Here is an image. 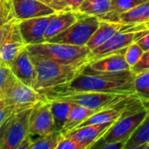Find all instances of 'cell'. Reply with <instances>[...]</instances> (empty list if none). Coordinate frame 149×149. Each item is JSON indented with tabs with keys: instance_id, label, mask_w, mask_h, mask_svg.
<instances>
[{
	"instance_id": "1",
	"label": "cell",
	"mask_w": 149,
	"mask_h": 149,
	"mask_svg": "<svg viewBox=\"0 0 149 149\" xmlns=\"http://www.w3.org/2000/svg\"><path fill=\"white\" fill-rule=\"evenodd\" d=\"M134 76L132 70L119 72H101L87 67L70 82L58 86L39 90L44 95L69 92H98L124 95H136Z\"/></svg>"
},
{
	"instance_id": "2",
	"label": "cell",
	"mask_w": 149,
	"mask_h": 149,
	"mask_svg": "<svg viewBox=\"0 0 149 149\" xmlns=\"http://www.w3.org/2000/svg\"><path fill=\"white\" fill-rule=\"evenodd\" d=\"M36 76L32 87L37 90L47 89L66 84L79 75L88 65V59L74 64H61L31 55Z\"/></svg>"
},
{
	"instance_id": "3",
	"label": "cell",
	"mask_w": 149,
	"mask_h": 149,
	"mask_svg": "<svg viewBox=\"0 0 149 149\" xmlns=\"http://www.w3.org/2000/svg\"><path fill=\"white\" fill-rule=\"evenodd\" d=\"M31 55L61 64H74L86 59L91 51L85 46L60 43L44 42L27 45Z\"/></svg>"
},
{
	"instance_id": "4",
	"label": "cell",
	"mask_w": 149,
	"mask_h": 149,
	"mask_svg": "<svg viewBox=\"0 0 149 149\" xmlns=\"http://www.w3.org/2000/svg\"><path fill=\"white\" fill-rule=\"evenodd\" d=\"M45 96L52 101H61L71 104H77L98 112L102 109L110 107L119 103L127 96L131 95L98 92H69Z\"/></svg>"
},
{
	"instance_id": "5",
	"label": "cell",
	"mask_w": 149,
	"mask_h": 149,
	"mask_svg": "<svg viewBox=\"0 0 149 149\" xmlns=\"http://www.w3.org/2000/svg\"><path fill=\"white\" fill-rule=\"evenodd\" d=\"M100 24V19L98 17L82 14L70 27L46 42L85 46L99 27Z\"/></svg>"
},
{
	"instance_id": "6",
	"label": "cell",
	"mask_w": 149,
	"mask_h": 149,
	"mask_svg": "<svg viewBox=\"0 0 149 149\" xmlns=\"http://www.w3.org/2000/svg\"><path fill=\"white\" fill-rule=\"evenodd\" d=\"M148 110L149 105H148L137 111L129 113L115 121L106 134L99 140L92 147V148H97L99 146L109 142L127 141L144 120Z\"/></svg>"
},
{
	"instance_id": "7",
	"label": "cell",
	"mask_w": 149,
	"mask_h": 149,
	"mask_svg": "<svg viewBox=\"0 0 149 149\" xmlns=\"http://www.w3.org/2000/svg\"><path fill=\"white\" fill-rule=\"evenodd\" d=\"M149 30L137 31L131 27V25H124V27L114 34L106 43L92 51L87 57L89 62L105 57L107 55L115 52H125L127 47L133 43H135L144 35L148 33Z\"/></svg>"
},
{
	"instance_id": "8",
	"label": "cell",
	"mask_w": 149,
	"mask_h": 149,
	"mask_svg": "<svg viewBox=\"0 0 149 149\" xmlns=\"http://www.w3.org/2000/svg\"><path fill=\"white\" fill-rule=\"evenodd\" d=\"M17 18L4 24L3 37L0 46V62L10 66L14 59L27 45L24 44Z\"/></svg>"
},
{
	"instance_id": "9",
	"label": "cell",
	"mask_w": 149,
	"mask_h": 149,
	"mask_svg": "<svg viewBox=\"0 0 149 149\" xmlns=\"http://www.w3.org/2000/svg\"><path fill=\"white\" fill-rule=\"evenodd\" d=\"M3 99L6 105H16L24 107H31L39 101L48 100L43 93L18 79H16L3 94Z\"/></svg>"
},
{
	"instance_id": "10",
	"label": "cell",
	"mask_w": 149,
	"mask_h": 149,
	"mask_svg": "<svg viewBox=\"0 0 149 149\" xmlns=\"http://www.w3.org/2000/svg\"><path fill=\"white\" fill-rule=\"evenodd\" d=\"M54 129V121L49 100L36 103L30 115L29 134L31 137L45 135Z\"/></svg>"
},
{
	"instance_id": "11",
	"label": "cell",
	"mask_w": 149,
	"mask_h": 149,
	"mask_svg": "<svg viewBox=\"0 0 149 149\" xmlns=\"http://www.w3.org/2000/svg\"><path fill=\"white\" fill-rule=\"evenodd\" d=\"M54 14L21 20L18 23L22 38L26 45L45 42V34Z\"/></svg>"
},
{
	"instance_id": "12",
	"label": "cell",
	"mask_w": 149,
	"mask_h": 149,
	"mask_svg": "<svg viewBox=\"0 0 149 149\" xmlns=\"http://www.w3.org/2000/svg\"><path fill=\"white\" fill-rule=\"evenodd\" d=\"M114 122L115 121L76 127L64 134V135L76 141L83 149L92 148V147L106 134Z\"/></svg>"
},
{
	"instance_id": "13",
	"label": "cell",
	"mask_w": 149,
	"mask_h": 149,
	"mask_svg": "<svg viewBox=\"0 0 149 149\" xmlns=\"http://www.w3.org/2000/svg\"><path fill=\"white\" fill-rule=\"evenodd\" d=\"M32 107L24 109L16 113L2 149H17L21 141L29 134L30 115Z\"/></svg>"
},
{
	"instance_id": "14",
	"label": "cell",
	"mask_w": 149,
	"mask_h": 149,
	"mask_svg": "<svg viewBox=\"0 0 149 149\" xmlns=\"http://www.w3.org/2000/svg\"><path fill=\"white\" fill-rule=\"evenodd\" d=\"M11 3L14 16L19 21L57 13L55 10L39 0H11Z\"/></svg>"
},
{
	"instance_id": "15",
	"label": "cell",
	"mask_w": 149,
	"mask_h": 149,
	"mask_svg": "<svg viewBox=\"0 0 149 149\" xmlns=\"http://www.w3.org/2000/svg\"><path fill=\"white\" fill-rule=\"evenodd\" d=\"M10 67L17 79L26 86L32 87L36 76V70L27 46L19 52Z\"/></svg>"
},
{
	"instance_id": "16",
	"label": "cell",
	"mask_w": 149,
	"mask_h": 149,
	"mask_svg": "<svg viewBox=\"0 0 149 149\" xmlns=\"http://www.w3.org/2000/svg\"><path fill=\"white\" fill-rule=\"evenodd\" d=\"M87 67L93 71L101 72H119L131 70L127 63L125 52H115L88 63Z\"/></svg>"
},
{
	"instance_id": "17",
	"label": "cell",
	"mask_w": 149,
	"mask_h": 149,
	"mask_svg": "<svg viewBox=\"0 0 149 149\" xmlns=\"http://www.w3.org/2000/svg\"><path fill=\"white\" fill-rule=\"evenodd\" d=\"M81 15L82 13L72 10H65L55 13L51 19L45 34V42L70 27L79 18Z\"/></svg>"
},
{
	"instance_id": "18",
	"label": "cell",
	"mask_w": 149,
	"mask_h": 149,
	"mask_svg": "<svg viewBox=\"0 0 149 149\" xmlns=\"http://www.w3.org/2000/svg\"><path fill=\"white\" fill-rule=\"evenodd\" d=\"M124 27V24L107 20H100V24L95 32L93 34L91 38L86 44L87 48L92 52L106 43L114 34L120 31Z\"/></svg>"
},
{
	"instance_id": "19",
	"label": "cell",
	"mask_w": 149,
	"mask_h": 149,
	"mask_svg": "<svg viewBox=\"0 0 149 149\" xmlns=\"http://www.w3.org/2000/svg\"><path fill=\"white\" fill-rule=\"evenodd\" d=\"M149 20V0L142 3L127 11L113 17L110 20L118 22L124 25H136L143 24Z\"/></svg>"
},
{
	"instance_id": "20",
	"label": "cell",
	"mask_w": 149,
	"mask_h": 149,
	"mask_svg": "<svg viewBox=\"0 0 149 149\" xmlns=\"http://www.w3.org/2000/svg\"><path fill=\"white\" fill-rule=\"evenodd\" d=\"M149 146V110L141 124L127 141L124 149H148Z\"/></svg>"
},
{
	"instance_id": "21",
	"label": "cell",
	"mask_w": 149,
	"mask_h": 149,
	"mask_svg": "<svg viewBox=\"0 0 149 149\" xmlns=\"http://www.w3.org/2000/svg\"><path fill=\"white\" fill-rule=\"evenodd\" d=\"M97 111L89 109L87 107L77 105V104H72L67 120L65 122V125L62 130V134H65L78 126H79L82 122H84L87 118H89L91 115L95 113Z\"/></svg>"
},
{
	"instance_id": "22",
	"label": "cell",
	"mask_w": 149,
	"mask_h": 149,
	"mask_svg": "<svg viewBox=\"0 0 149 149\" xmlns=\"http://www.w3.org/2000/svg\"><path fill=\"white\" fill-rule=\"evenodd\" d=\"M111 0H84L79 12L89 16L100 17L110 11Z\"/></svg>"
},
{
	"instance_id": "23",
	"label": "cell",
	"mask_w": 149,
	"mask_h": 149,
	"mask_svg": "<svg viewBox=\"0 0 149 149\" xmlns=\"http://www.w3.org/2000/svg\"><path fill=\"white\" fill-rule=\"evenodd\" d=\"M51 102V110L54 121V129L62 133V130L67 120L68 113L71 108L72 104L61 101H52Z\"/></svg>"
},
{
	"instance_id": "24",
	"label": "cell",
	"mask_w": 149,
	"mask_h": 149,
	"mask_svg": "<svg viewBox=\"0 0 149 149\" xmlns=\"http://www.w3.org/2000/svg\"><path fill=\"white\" fill-rule=\"evenodd\" d=\"M62 137L63 134L57 130H53L45 135L31 137L32 144L30 149H57Z\"/></svg>"
},
{
	"instance_id": "25",
	"label": "cell",
	"mask_w": 149,
	"mask_h": 149,
	"mask_svg": "<svg viewBox=\"0 0 149 149\" xmlns=\"http://www.w3.org/2000/svg\"><path fill=\"white\" fill-rule=\"evenodd\" d=\"M148 0H111L110 11L98 17L100 20H110L113 17L127 11Z\"/></svg>"
},
{
	"instance_id": "26",
	"label": "cell",
	"mask_w": 149,
	"mask_h": 149,
	"mask_svg": "<svg viewBox=\"0 0 149 149\" xmlns=\"http://www.w3.org/2000/svg\"><path fill=\"white\" fill-rule=\"evenodd\" d=\"M134 90L139 98L149 101V69L135 74Z\"/></svg>"
},
{
	"instance_id": "27",
	"label": "cell",
	"mask_w": 149,
	"mask_h": 149,
	"mask_svg": "<svg viewBox=\"0 0 149 149\" xmlns=\"http://www.w3.org/2000/svg\"><path fill=\"white\" fill-rule=\"evenodd\" d=\"M16 79H17L12 73L10 67L6 64L0 62V95L2 97Z\"/></svg>"
},
{
	"instance_id": "28",
	"label": "cell",
	"mask_w": 149,
	"mask_h": 149,
	"mask_svg": "<svg viewBox=\"0 0 149 149\" xmlns=\"http://www.w3.org/2000/svg\"><path fill=\"white\" fill-rule=\"evenodd\" d=\"M143 53L144 51L136 42L133 43L128 47H127L125 52V58L131 68L140 61Z\"/></svg>"
},
{
	"instance_id": "29",
	"label": "cell",
	"mask_w": 149,
	"mask_h": 149,
	"mask_svg": "<svg viewBox=\"0 0 149 149\" xmlns=\"http://www.w3.org/2000/svg\"><path fill=\"white\" fill-rule=\"evenodd\" d=\"M15 18L11 0H0V24H4Z\"/></svg>"
},
{
	"instance_id": "30",
	"label": "cell",
	"mask_w": 149,
	"mask_h": 149,
	"mask_svg": "<svg viewBox=\"0 0 149 149\" xmlns=\"http://www.w3.org/2000/svg\"><path fill=\"white\" fill-rule=\"evenodd\" d=\"M26 108H29V107H19L16 105H6V106L0 107V127L4 122V120L8 119L11 114L15 113H18Z\"/></svg>"
},
{
	"instance_id": "31",
	"label": "cell",
	"mask_w": 149,
	"mask_h": 149,
	"mask_svg": "<svg viewBox=\"0 0 149 149\" xmlns=\"http://www.w3.org/2000/svg\"><path fill=\"white\" fill-rule=\"evenodd\" d=\"M149 69V50L147 52H144L141 58L140 59V61L134 65L131 70L134 74L140 73L143 71L148 70Z\"/></svg>"
},
{
	"instance_id": "32",
	"label": "cell",
	"mask_w": 149,
	"mask_h": 149,
	"mask_svg": "<svg viewBox=\"0 0 149 149\" xmlns=\"http://www.w3.org/2000/svg\"><path fill=\"white\" fill-rule=\"evenodd\" d=\"M17 113L11 114L8 119H6L4 120V122L1 125L0 127V149L3 148V144L6 139V136H7V134L9 132V129L13 122V120H14V117L16 115Z\"/></svg>"
},
{
	"instance_id": "33",
	"label": "cell",
	"mask_w": 149,
	"mask_h": 149,
	"mask_svg": "<svg viewBox=\"0 0 149 149\" xmlns=\"http://www.w3.org/2000/svg\"><path fill=\"white\" fill-rule=\"evenodd\" d=\"M57 149H83L82 147L73 139L63 134L60 141L58 144Z\"/></svg>"
},
{
	"instance_id": "34",
	"label": "cell",
	"mask_w": 149,
	"mask_h": 149,
	"mask_svg": "<svg viewBox=\"0 0 149 149\" xmlns=\"http://www.w3.org/2000/svg\"><path fill=\"white\" fill-rule=\"evenodd\" d=\"M39 1H41L42 3L50 6L51 8L55 10L57 12L70 10L66 4L65 0H39Z\"/></svg>"
},
{
	"instance_id": "35",
	"label": "cell",
	"mask_w": 149,
	"mask_h": 149,
	"mask_svg": "<svg viewBox=\"0 0 149 149\" xmlns=\"http://www.w3.org/2000/svg\"><path fill=\"white\" fill-rule=\"evenodd\" d=\"M127 144V141H117V142H109L99 146L98 149H124Z\"/></svg>"
},
{
	"instance_id": "36",
	"label": "cell",
	"mask_w": 149,
	"mask_h": 149,
	"mask_svg": "<svg viewBox=\"0 0 149 149\" xmlns=\"http://www.w3.org/2000/svg\"><path fill=\"white\" fill-rule=\"evenodd\" d=\"M83 1L84 0H65L66 4L70 10L78 11V12H79V9L81 3H83Z\"/></svg>"
},
{
	"instance_id": "37",
	"label": "cell",
	"mask_w": 149,
	"mask_h": 149,
	"mask_svg": "<svg viewBox=\"0 0 149 149\" xmlns=\"http://www.w3.org/2000/svg\"><path fill=\"white\" fill-rule=\"evenodd\" d=\"M136 43L142 48L144 52H147L149 50V32L144 35L142 38H141L139 40L136 41Z\"/></svg>"
},
{
	"instance_id": "38",
	"label": "cell",
	"mask_w": 149,
	"mask_h": 149,
	"mask_svg": "<svg viewBox=\"0 0 149 149\" xmlns=\"http://www.w3.org/2000/svg\"><path fill=\"white\" fill-rule=\"evenodd\" d=\"M31 144H32V138H31V134H29L21 141V143L17 146V149H30Z\"/></svg>"
},
{
	"instance_id": "39",
	"label": "cell",
	"mask_w": 149,
	"mask_h": 149,
	"mask_svg": "<svg viewBox=\"0 0 149 149\" xmlns=\"http://www.w3.org/2000/svg\"><path fill=\"white\" fill-rule=\"evenodd\" d=\"M133 29L137 30V31H141V30H149V20L143 23V24H136V25H132L131 26Z\"/></svg>"
},
{
	"instance_id": "40",
	"label": "cell",
	"mask_w": 149,
	"mask_h": 149,
	"mask_svg": "<svg viewBox=\"0 0 149 149\" xmlns=\"http://www.w3.org/2000/svg\"><path fill=\"white\" fill-rule=\"evenodd\" d=\"M4 24H0V46L2 44V40H3V31H4Z\"/></svg>"
},
{
	"instance_id": "41",
	"label": "cell",
	"mask_w": 149,
	"mask_h": 149,
	"mask_svg": "<svg viewBox=\"0 0 149 149\" xmlns=\"http://www.w3.org/2000/svg\"><path fill=\"white\" fill-rule=\"evenodd\" d=\"M3 106H6V104H5V102H4V100H3V97L0 95V107H3Z\"/></svg>"
}]
</instances>
